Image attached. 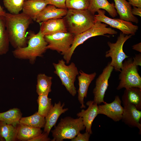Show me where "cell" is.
Returning a JSON list of instances; mask_svg holds the SVG:
<instances>
[{"label":"cell","instance_id":"cell-1","mask_svg":"<svg viewBox=\"0 0 141 141\" xmlns=\"http://www.w3.org/2000/svg\"><path fill=\"white\" fill-rule=\"evenodd\" d=\"M5 17L10 43L15 49L26 47L27 30L33 20L23 12L17 14L6 13Z\"/></svg>","mask_w":141,"mask_h":141},{"label":"cell","instance_id":"cell-2","mask_svg":"<svg viewBox=\"0 0 141 141\" xmlns=\"http://www.w3.org/2000/svg\"><path fill=\"white\" fill-rule=\"evenodd\" d=\"M94 15L87 9H68L63 17L67 32L74 34L83 32L91 28L95 22Z\"/></svg>","mask_w":141,"mask_h":141},{"label":"cell","instance_id":"cell-3","mask_svg":"<svg viewBox=\"0 0 141 141\" xmlns=\"http://www.w3.org/2000/svg\"><path fill=\"white\" fill-rule=\"evenodd\" d=\"M44 36L39 31L37 34L31 33L27 45L15 49L13 52L14 56L18 59L28 60L30 63H34L37 57H42L47 50L48 43Z\"/></svg>","mask_w":141,"mask_h":141},{"label":"cell","instance_id":"cell-4","mask_svg":"<svg viewBox=\"0 0 141 141\" xmlns=\"http://www.w3.org/2000/svg\"><path fill=\"white\" fill-rule=\"evenodd\" d=\"M85 128L81 117L74 119L67 116L62 118L57 125L55 127V129L51 131L53 137L51 141L71 140Z\"/></svg>","mask_w":141,"mask_h":141},{"label":"cell","instance_id":"cell-5","mask_svg":"<svg viewBox=\"0 0 141 141\" xmlns=\"http://www.w3.org/2000/svg\"><path fill=\"white\" fill-rule=\"evenodd\" d=\"M108 25L101 22L95 21L90 28L80 33L74 34L73 43L68 50L63 55V58L67 64L69 63L72 55L76 48L92 37L99 36H104L109 34L113 35L118 32L111 28L108 27Z\"/></svg>","mask_w":141,"mask_h":141},{"label":"cell","instance_id":"cell-6","mask_svg":"<svg viewBox=\"0 0 141 141\" xmlns=\"http://www.w3.org/2000/svg\"><path fill=\"white\" fill-rule=\"evenodd\" d=\"M65 63L63 59L59 60L57 63H53L55 69L54 73L59 78L62 85L72 96H74L77 92L74 83L79 72L74 62H72L68 65Z\"/></svg>","mask_w":141,"mask_h":141},{"label":"cell","instance_id":"cell-7","mask_svg":"<svg viewBox=\"0 0 141 141\" xmlns=\"http://www.w3.org/2000/svg\"><path fill=\"white\" fill-rule=\"evenodd\" d=\"M133 63L132 58H128L123 62L120 73V80L116 88L117 90L137 87L141 89V77L138 72V67Z\"/></svg>","mask_w":141,"mask_h":141},{"label":"cell","instance_id":"cell-8","mask_svg":"<svg viewBox=\"0 0 141 141\" xmlns=\"http://www.w3.org/2000/svg\"><path fill=\"white\" fill-rule=\"evenodd\" d=\"M132 36L131 34L125 35L121 33L118 37L116 42H108L110 49L106 52L105 57L106 58L111 57L110 65L116 71H120L123 61L129 57L124 52L123 48L125 43Z\"/></svg>","mask_w":141,"mask_h":141},{"label":"cell","instance_id":"cell-9","mask_svg":"<svg viewBox=\"0 0 141 141\" xmlns=\"http://www.w3.org/2000/svg\"><path fill=\"white\" fill-rule=\"evenodd\" d=\"M74 34L68 32H60L44 36L48 43L47 49L56 51L63 55L70 49Z\"/></svg>","mask_w":141,"mask_h":141},{"label":"cell","instance_id":"cell-10","mask_svg":"<svg viewBox=\"0 0 141 141\" xmlns=\"http://www.w3.org/2000/svg\"><path fill=\"white\" fill-rule=\"evenodd\" d=\"M94 15L95 21H99L104 23L110 27L120 30L125 35L135 34L138 29L137 25H133L132 22L119 19H112L106 16L105 11L100 9Z\"/></svg>","mask_w":141,"mask_h":141},{"label":"cell","instance_id":"cell-11","mask_svg":"<svg viewBox=\"0 0 141 141\" xmlns=\"http://www.w3.org/2000/svg\"><path fill=\"white\" fill-rule=\"evenodd\" d=\"M113 69L109 62L96 80L95 86L93 90V101L98 105L106 102L104 98L109 85L108 80Z\"/></svg>","mask_w":141,"mask_h":141},{"label":"cell","instance_id":"cell-12","mask_svg":"<svg viewBox=\"0 0 141 141\" xmlns=\"http://www.w3.org/2000/svg\"><path fill=\"white\" fill-rule=\"evenodd\" d=\"M121 101L118 96H115L114 101L110 103L106 102L98 105V114L104 115L115 122L121 120L124 107L121 105Z\"/></svg>","mask_w":141,"mask_h":141},{"label":"cell","instance_id":"cell-13","mask_svg":"<svg viewBox=\"0 0 141 141\" xmlns=\"http://www.w3.org/2000/svg\"><path fill=\"white\" fill-rule=\"evenodd\" d=\"M88 106L86 110L82 109L78 113L77 115L78 118L81 117L86 129V132L91 134H92L91 127L93 121L95 118L98 114V105L93 101H88L86 103Z\"/></svg>","mask_w":141,"mask_h":141},{"label":"cell","instance_id":"cell-14","mask_svg":"<svg viewBox=\"0 0 141 141\" xmlns=\"http://www.w3.org/2000/svg\"><path fill=\"white\" fill-rule=\"evenodd\" d=\"M141 111L133 105H127L124 107L121 120L126 124L131 127H136L141 133Z\"/></svg>","mask_w":141,"mask_h":141},{"label":"cell","instance_id":"cell-15","mask_svg":"<svg viewBox=\"0 0 141 141\" xmlns=\"http://www.w3.org/2000/svg\"><path fill=\"white\" fill-rule=\"evenodd\" d=\"M80 75L78 77L79 86L78 91V99L81 105V108H86L84 104V99L86 98L89 86L96 75L95 72L87 74L80 70L79 71Z\"/></svg>","mask_w":141,"mask_h":141},{"label":"cell","instance_id":"cell-16","mask_svg":"<svg viewBox=\"0 0 141 141\" xmlns=\"http://www.w3.org/2000/svg\"><path fill=\"white\" fill-rule=\"evenodd\" d=\"M64 105V103L61 104L60 101L57 103H55L54 105H52L49 112L45 117V124L44 132L49 135L52 128L55 126L60 116L68 110L67 108H63Z\"/></svg>","mask_w":141,"mask_h":141},{"label":"cell","instance_id":"cell-17","mask_svg":"<svg viewBox=\"0 0 141 141\" xmlns=\"http://www.w3.org/2000/svg\"><path fill=\"white\" fill-rule=\"evenodd\" d=\"M39 31L44 36L60 32H67L63 18L50 19L40 23Z\"/></svg>","mask_w":141,"mask_h":141},{"label":"cell","instance_id":"cell-18","mask_svg":"<svg viewBox=\"0 0 141 141\" xmlns=\"http://www.w3.org/2000/svg\"><path fill=\"white\" fill-rule=\"evenodd\" d=\"M49 5L45 0H25L22 12L30 17L33 20H36L38 15Z\"/></svg>","mask_w":141,"mask_h":141},{"label":"cell","instance_id":"cell-19","mask_svg":"<svg viewBox=\"0 0 141 141\" xmlns=\"http://www.w3.org/2000/svg\"><path fill=\"white\" fill-rule=\"evenodd\" d=\"M68 9L58 8L54 5H47L38 15L36 21L38 23L50 19L62 18L66 14Z\"/></svg>","mask_w":141,"mask_h":141},{"label":"cell","instance_id":"cell-20","mask_svg":"<svg viewBox=\"0 0 141 141\" xmlns=\"http://www.w3.org/2000/svg\"><path fill=\"white\" fill-rule=\"evenodd\" d=\"M124 106L131 104L141 110V89L133 87L125 89L122 98Z\"/></svg>","mask_w":141,"mask_h":141},{"label":"cell","instance_id":"cell-21","mask_svg":"<svg viewBox=\"0 0 141 141\" xmlns=\"http://www.w3.org/2000/svg\"><path fill=\"white\" fill-rule=\"evenodd\" d=\"M114 6L120 19L137 24L138 19L133 15L131 12L132 7L126 0H113Z\"/></svg>","mask_w":141,"mask_h":141},{"label":"cell","instance_id":"cell-22","mask_svg":"<svg viewBox=\"0 0 141 141\" xmlns=\"http://www.w3.org/2000/svg\"><path fill=\"white\" fill-rule=\"evenodd\" d=\"M106 11L112 17L114 18L118 14L113 3H110L108 0H90L87 9L93 15L100 9Z\"/></svg>","mask_w":141,"mask_h":141},{"label":"cell","instance_id":"cell-23","mask_svg":"<svg viewBox=\"0 0 141 141\" xmlns=\"http://www.w3.org/2000/svg\"><path fill=\"white\" fill-rule=\"evenodd\" d=\"M17 140L29 141L42 133L41 128L32 127L20 123L17 125Z\"/></svg>","mask_w":141,"mask_h":141},{"label":"cell","instance_id":"cell-24","mask_svg":"<svg viewBox=\"0 0 141 141\" xmlns=\"http://www.w3.org/2000/svg\"><path fill=\"white\" fill-rule=\"evenodd\" d=\"M52 77L44 74L40 73L37 76L36 92L39 95H48L51 91Z\"/></svg>","mask_w":141,"mask_h":141},{"label":"cell","instance_id":"cell-25","mask_svg":"<svg viewBox=\"0 0 141 141\" xmlns=\"http://www.w3.org/2000/svg\"><path fill=\"white\" fill-rule=\"evenodd\" d=\"M22 115L19 109H11L6 112L0 113V121H3L8 124L16 127L20 123Z\"/></svg>","mask_w":141,"mask_h":141},{"label":"cell","instance_id":"cell-26","mask_svg":"<svg viewBox=\"0 0 141 141\" xmlns=\"http://www.w3.org/2000/svg\"><path fill=\"white\" fill-rule=\"evenodd\" d=\"M17 132V126L0 121V141H16Z\"/></svg>","mask_w":141,"mask_h":141},{"label":"cell","instance_id":"cell-27","mask_svg":"<svg viewBox=\"0 0 141 141\" xmlns=\"http://www.w3.org/2000/svg\"><path fill=\"white\" fill-rule=\"evenodd\" d=\"M9 43L5 16H0V55L6 54L8 52Z\"/></svg>","mask_w":141,"mask_h":141},{"label":"cell","instance_id":"cell-28","mask_svg":"<svg viewBox=\"0 0 141 141\" xmlns=\"http://www.w3.org/2000/svg\"><path fill=\"white\" fill-rule=\"evenodd\" d=\"M19 122L24 125L41 128L45 126V120L44 117L40 115L37 112L31 116L22 117Z\"/></svg>","mask_w":141,"mask_h":141},{"label":"cell","instance_id":"cell-29","mask_svg":"<svg viewBox=\"0 0 141 141\" xmlns=\"http://www.w3.org/2000/svg\"><path fill=\"white\" fill-rule=\"evenodd\" d=\"M51 101V99L49 98L48 95H39L37 99L38 105L37 113L41 116L46 117L52 105Z\"/></svg>","mask_w":141,"mask_h":141},{"label":"cell","instance_id":"cell-30","mask_svg":"<svg viewBox=\"0 0 141 141\" xmlns=\"http://www.w3.org/2000/svg\"><path fill=\"white\" fill-rule=\"evenodd\" d=\"M25 0H3V1L4 6L9 13L17 14L22 10Z\"/></svg>","mask_w":141,"mask_h":141},{"label":"cell","instance_id":"cell-31","mask_svg":"<svg viewBox=\"0 0 141 141\" xmlns=\"http://www.w3.org/2000/svg\"><path fill=\"white\" fill-rule=\"evenodd\" d=\"M90 0H66V7L68 9L84 10L87 9Z\"/></svg>","mask_w":141,"mask_h":141},{"label":"cell","instance_id":"cell-32","mask_svg":"<svg viewBox=\"0 0 141 141\" xmlns=\"http://www.w3.org/2000/svg\"><path fill=\"white\" fill-rule=\"evenodd\" d=\"M49 5H54L58 8L67 9L66 5V0H45Z\"/></svg>","mask_w":141,"mask_h":141},{"label":"cell","instance_id":"cell-33","mask_svg":"<svg viewBox=\"0 0 141 141\" xmlns=\"http://www.w3.org/2000/svg\"><path fill=\"white\" fill-rule=\"evenodd\" d=\"M91 134L89 133L85 132L84 133H81L80 132L74 138L71 140V141H88Z\"/></svg>","mask_w":141,"mask_h":141},{"label":"cell","instance_id":"cell-34","mask_svg":"<svg viewBox=\"0 0 141 141\" xmlns=\"http://www.w3.org/2000/svg\"><path fill=\"white\" fill-rule=\"evenodd\" d=\"M48 134L46 133L43 132L40 135L33 138L29 141H49L51 140L48 137Z\"/></svg>","mask_w":141,"mask_h":141},{"label":"cell","instance_id":"cell-35","mask_svg":"<svg viewBox=\"0 0 141 141\" xmlns=\"http://www.w3.org/2000/svg\"><path fill=\"white\" fill-rule=\"evenodd\" d=\"M129 4L133 7L141 8V0H127Z\"/></svg>","mask_w":141,"mask_h":141},{"label":"cell","instance_id":"cell-36","mask_svg":"<svg viewBox=\"0 0 141 141\" xmlns=\"http://www.w3.org/2000/svg\"><path fill=\"white\" fill-rule=\"evenodd\" d=\"M133 63L136 66H141V54L136 55L133 58Z\"/></svg>","mask_w":141,"mask_h":141},{"label":"cell","instance_id":"cell-37","mask_svg":"<svg viewBox=\"0 0 141 141\" xmlns=\"http://www.w3.org/2000/svg\"><path fill=\"white\" fill-rule=\"evenodd\" d=\"M131 12L132 14L134 15L141 16V8L133 7L132 8Z\"/></svg>","mask_w":141,"mask_h":141},{"label":"cell","instance_id":"cell-38","mask_svg":"<svg viewBox=\"0 0 141 141\" xmlns=\"http://www.w3.org/2000/svg\"><path fill=\"white\" fill-rule=\"evenodd\" d=\"M132 49L140 53L141 52V43L140 42L133 45L132 46Z\"/></svg>","mask_w":141,"mask_h":141},{"label":"cell","instance_id":"cell-39","mask_svg":"<svg viewBox=\"0 0 141 141\" xmlns=\"http://www.w3.org/2000/svg\"><path fill=\"white\" fill-rule=\"evenodd\" d=\"M6 13L0 5V16H5Z\"/></svg>","mask_w":141,"mask_h":141}]
</instances>
